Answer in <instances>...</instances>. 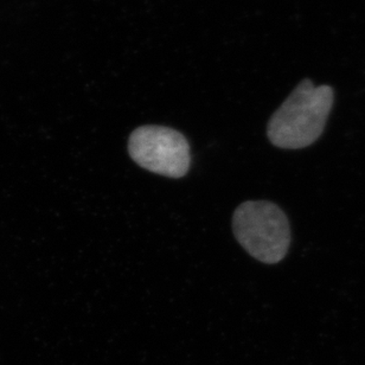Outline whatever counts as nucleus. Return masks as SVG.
I'll return each mask as SVG.
<instances>
[{"label": "nucleus", "instance_id": "1", "mask_svg": "<svg viewBox=\"0 0 365 365\" xmlns=\"http://www.w3.org/2000/svg\"><path fill=\"white\" fill-rule=\"evenodd\" d=\"M334 100L330 86L316 87L309 78L304 80L272 115L267 127L272 144L300 150L316 143L325 130Z\"/></svg>", "mask_w": 365, "mask_h": 365}, {"label": "nucleus", "instance_id": "2", "mask_svg": "<svg viewBox=\"0 0 365 365\" xmlns=\"http://www.w3.org/2000/svg\"><path fill=\"white\" fill-rule=\"evenodd\" d=\"M232 230L240 245L264 264L280 262L291 245V228L281 207L267 200H248L232 216Z\"/></svg>", "mask_w": 365, "mask_h": 365}, {"label": "nucleus", "instance_id": "3", "mask_svg": "<svg viewBox=\"0 0 365 365\" xmlns=\"http://www.w3.org/2000/svg\"><path fill=\"white\" fill-rule=\"evenodd\" d=\"M128 153L143 169L170 178L185 176L191 164L189 141L170 127H138L128 139Z\"/></svg>", "mask_w": 365, "mask_h": 365}]
</instances>
